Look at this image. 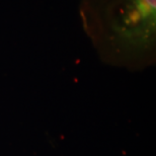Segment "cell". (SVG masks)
<instances>
[{
  "label": "cell",
  "mask_w": 156,
  "mask_h": 156,
  "mask_svg": "<svg viewBox=\"0 0 156 156\" xmlns=\"http://www.w3.org/2000/svg\"><path fill=\"white\" fill-rule=\"evenodd\" d=\"M81 26L102 62L130 71L156 60V0H79Z\"/></svg>",
  "instance_id": "6da1fadb"
}]
</instances>
